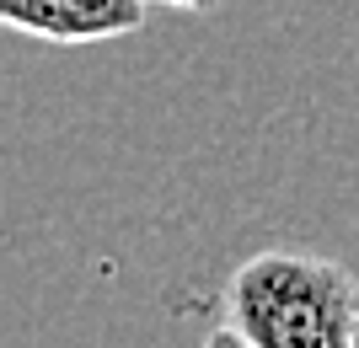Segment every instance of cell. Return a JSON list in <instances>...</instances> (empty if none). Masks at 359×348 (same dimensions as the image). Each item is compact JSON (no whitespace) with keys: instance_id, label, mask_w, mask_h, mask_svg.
Segmentation results:
<instances>
[{"instance_id":"cell-1","label":"cell","mask_w":359,"mask_h":348,"mask_svg":"<svg viewBox=\"0 0 359 348\" xmlns=\"http://www.w3.org/2000/svg\"><path fill=\"white\" fill-rule=\"evenodd\" d=\"M225 321L257 348H354L359 279L311 252H257L225 284Z\"/></svg>"},{"instance_id":"cell-2","label":"cell","mask_w":359,"mask_h":348,"mask_svg":"<svg viewBox=\"0 0 359 348\" xmlns=\"http://www.w3.org/2000/svg\"><path fill=\"white\" fill-rule=\"evenodd\" d=\"M150 0H0V22L43 43H107L145 27Z\"/></svg>"},{"instance_id":"cell-3","label":"cell","mask_w":359,"mask_h":348,"mask_svg":"<svg viewBox=\"0 0 359 348\" xmlns=\"http://www.w3.org/2000/svg\"><path fill=\"white\" fill-rule=\"evenodd\" d=\"M198 348H257V343H247V337H241L236 327L225 321V327H215V333L204 337V343H198Z\"/></svg>"},{"instance_id":"cell-4","label":"cell","mask_w":359,"mask_h":348,"mask_svg":"<svg viewBox=\"0 0 359 348\" xmlns=\"http://www.w3.org/2000/svg\"><path fill=\"white\" fill-rule=\"evenodd\" d=\"M150 6H172V11H215L220 0H150Z\"/></svg>"},{"instance_id":"cell-5","label":"cell","mask_w":359,"mask_h":348,"mask_svg":"<svg viewBox=\"0 0 359 348\" xmlns=\"http://www.w3.org/2000/svg\"><path fill=\"white\" fill-rule=\"evenodd\" d=\"M354 348H359V343H354Z\"/></svg>"}]
</instances>
